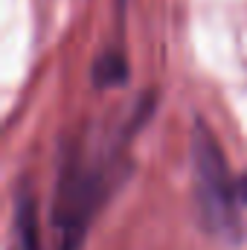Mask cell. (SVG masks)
I'll list each match as a JSON object with an SVG mask.
<instances>
[{
  "label": "cell",
  "mask_w": 247,
  "mask_h": 250,
  "mask_svg": "<svg viewBox=\"0 0 247 250\" xmlns=\"http://www.w3.org/2000/svg\"><path fill=\"white\" fill-rule=\"evenodd\" d=\"M192 184H195V204L204 218V227L215 236H236L239 189L236 181L230 178L215 134L204 123H198L192 131Z\"/></svg>",
  "instance_id": "cell-1"
},
{
  "label": "cell",
  "mask_w": 247,
  "mask_h": 250,
  "mask_svg": "<svg viewBox=\"0 0 247 250\" xmlns=\"http://www.w3.org/2000/svg\"><path fill=\"white\" fill-rule=\"evenodd\" d=\"M90 79L96 87H117V84H125L128 82V62H125L123 50H105L93 67H90Z\"/></svg>",
  "instance_id": "cell-2"
},
{
  "label": "cell",
  "mask_w": 247,
  "mask_h": 250,
  "mask_svg": "<svg viewBox=\"0 0 247 250\" xmlns=\"http://www.w3.org/2000/svg\"><path fill=\"white\" fill-rule=\"evenodd\" d=\"M18 233H21V248L38 250V224H35V201L21 192L18 198Z\"/></svg>",
  "instance_id": "cell-3"
},
{
  "label": "cell",
  "mask_w": 247,
  "mask_h": 250,
  "mask_svg": "<svg viewBox=\"0 0 247 250\" xmlns=\"http://www.w3.org/2000/svg\"><path fill=\"white\" fill-rule=\"evenodd\" d=\"M236 189H239V204H247V175L236 181Z\"/></svg>",
  "instance_id": "cell-4"
}]
</instances>
